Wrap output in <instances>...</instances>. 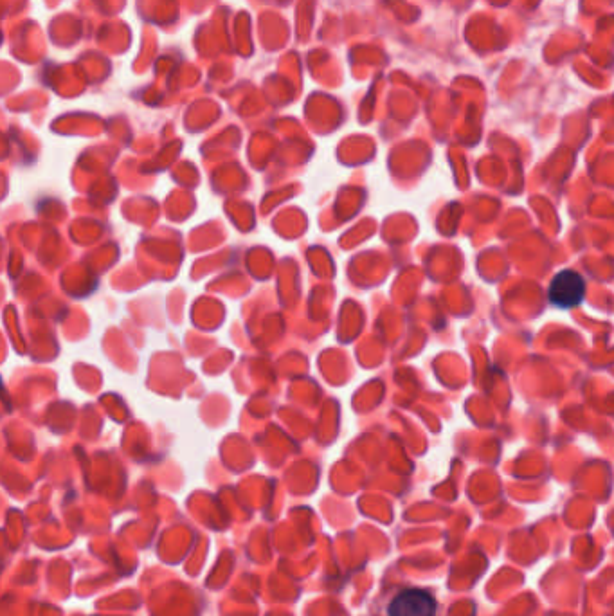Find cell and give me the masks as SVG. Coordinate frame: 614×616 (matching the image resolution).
Returning a JSON list of instances; mask_svg holds the SVG:
<instances>
[{
	"instance_id": "7a4b0ae2",
	"label": "cell",
	"mask_w": 614,
	"mask_h": 616,
	"mask_svg": "<svg viewBox=\"0 0 614 616\" xmlns=\"http://www.w3.org/2000/svg\"><path fill=\"white\" fill-rule=\"evenodd\" d=\"M389 616H434L436 600L424 589H406L391 600Z\"/></svg>"
},
{
	"instance_id": "6da1fadb",
	"label": "cell",
	"mask_w": 614,
	"mask_h": 616,
	"mask_svg": "<svg viewBox=\"0 0 614 616\" xmlns=\"http://www.w3.org/2000/svg\"><path fill=\"white\" fill-rule=\"evenodd\" d=\"M584 296H586V281L578 272L571 269L560 271L548 289L551 305L562 310L578 307L584 301Z\"/></svg>"
}]
</instances>
